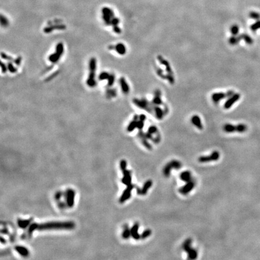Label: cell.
I'll return each mask as SVG.
<instances>
[{
	"mask_svg": "<svg viewBox=\"0 0 260 260\" xmlns=\"http://www.w3.org/2000/svg\"><path fill=\"white\" fill-rule=\"evenodd\" d=\"M260 28V20H258L251 26V30L252 32H256Z\"/></svg>",
	"mask_w": 260,
	"mask_h": 260,
	"instance_id": "8d00e7d4",
	"label": "cell"
},
{
	"mask_svg": "<svg viewBox=\"0 0 260 260\" xmlns=\"http://www.w3.org/2000/svg\"><path fill=\"white\" fill-rule=\"evenodd\" d=\"M75 192L72 189L69 188L64 193V196H65L66 203L67 204V207L68 208H72L74 205V200H75Z\"/></svg>",
	"mask_w": 260,
	"mask_h": 260,
	"instance_id": "8992f818",
	"label": "cell"
},
{
	"mask_svg": "<svg viewBox=\"0 0 260 260\" xmlns=\"http://www.w3.org/2000/svg\"><path fill=\"white\" fill-rule=\"evenodd\" d=\"M181 163L177 160H172L168 163L163 168V175L166 177H169L170 175V171L173 169H180L181 167Z\"/></svg>",
	"mask_w": 260,
	"mask_h": 260,
	"instance_id": "3957f363",
	"label": "cell"
},
{
	"mask_svg": "<svg viewBox=\"0 0 260 260\" xmlns=\"http://www.w3.org/2000/svg\"><path fill=\"white\" fill-rule=\"evenodd\" d=\"M86 83L90 87H94L96 86V82L95 81V72L89 71V77L87 80Z\"/></svg>",
	"mask_w": 260,
	"mask_h": 260,
	"instance_id": "ffe728a7",
	"label": "cell"
},
{
	"mask_svg": "<svg viewBox=\"0 0 260 260\" xmlns=\"http://www.w3.org/2000/svg\"><path fill=\"white\" fill-rule=\"evenodd\" d=\"M119 22H120V20H119V18L114 17L111 19V26H118V24L119 23Z\"/></svg>",
	"mask_w": 260,
	"mask_h": 260,
	"instance_id": "681fc988",
	"label": "cell"
},
{
	"mask_svg": "<svg viewBox=\"0 0 260 260\" xmlns=\"http://www.w3.org/2000/svg\"><path fill=\"white\" fill-rule=\"evenodd\" d=\"M75 224L73 222H54L39 224L37 230H72Z\"/></svg>",
	"mask_w": 260,
	"mask_h": 260,
	"instance_id": "6da1fadb",
	"label": "cell"
},
{
	"mask_svg": "<svg viewBox=\"0 0 260 260\" xmlns=\"http://www.w3.org/2000/svg\"><path fill=\"white\" fill-rule=\"evenodd\" d=\"M139 116L137 115H135L134 117V119L132 120L131 122L129 124L128 127H127V131L128 132H132L134 130L135 128H137V120H139Z\"/></svg>",
	"mask_w": 260,
	"mask_h": 260,
	"instance_id": "cb8c5ba5",
	"label": "cell"
},
{
	"mask_svg": "<svg viewBox=\"0 0 260 260\" xmlns=\"http://www.w3.org/2000/svg\"><path fill=\"white\" fill-rule=\"evenodd\" d=\"M180 178L181 180L184 182H187L190 181L192 180L191 172L190 171H187V170L182 172L180 175Z\"/></svg>",
	"mask_w": 260,
	"mask_h": 260,
	"instance_id": "d4e9b609",
	"label": "cell"
},
{
	"mask_svg": "<svg viewBox=\"0 0 260 260\" xmlns=\"http://www.w3.org/2000/svg\"><path fill=\"white\" fill-rule=\"evenodd\" d=\"M154 113L155 117L157 118L158 119H162L164 116V113H165V111H163V109H161L159 106L158 105H155L154 107Z\"/></svg>",
	"mask_w": 260,
	"mask_h": 260,
	"instance_id": "44dd1931",
	"label": "cell"
},
{
	"mask_svg": "<svg viewBox=\"0 0 260 260\" xmlns=\"http://www.w3.org/2000/svg\"><path fill=\"white\" fill-rule=\"evenodd\" d=\"M234 91L232 90H229L228 91H226V93L224 92H216L213 93V95H211V99L213 101V103H215V104L219 103V102L225 98L230 97L231 96L234 94Z\"/></svg>",
	"mask_w": 260,
	"mask_h": 260,
	"instance_id": "5b68a950",
	"label": "cell"
},
{
	"mask_svg": "<svg viewBox=\"0 0 260 260\" xmlns=\"http://www.w3.org/2000/svg\"><path fill=\"white\" fill-rule=\"evenodd\" d=\"M1 70H2V72H3V73H6V72H7V70H8L7 66H6L3 62H1Z\"/></svg>",
	"mask_w": 260,
	"mask_h": 260,
	"instance_id": "f907efd6",
	"label": "cell"
},
{
	"mask_svg": "<svg viewBox=\"0 0 260 260\" xmlns=\"http://www.w3.org/2000/svg\"><path fill=\"white\" fill-rule=\"evenodd\" d=\"M33 221V219L31 218V219H18L17 221L18 226L20 228L23 229H26L28 226H30V225L32 223V222Z\"/></svg>",
	"mask_w": 260,
	"mask_h": 260,
	"instance_id": "ac0fdd59",
	"label": "cell"
},
{
	"mask_svg": "<svg viewBox=\"0 0 260 260\" xmlns=\"http://www.w3.org/2000/svg\"><path fill=\"white\" fill-rule=\"evenodd\" d=\"M89 71L95 72L96 70V60L95 58H91L89 63Z\"/></svg>",
	"mask_w": 260,
	"mask_h": 260,
	"instance_id": "83f0119b",
	"label": "cell"
},
{
	"mask_svg": "<svg viewBox=\"0 0 260 260\" xmlns=\"http://www.w3.org/2000/svg\"><path fill=\"white\" fill-rule=\"evenodd\" d=\"M58 206H59V207L60 209L63 210L67 207V204H66V202H59L58 203Z\"/></svg>",
	"mask_w": 260,
	"mask_h": 260,
	"instance_id": "db71d44e",
	"label": "cell"
},
{
	"mask_svg": "<svg viewBox=\"0 0 260 260\" xmlns=\"http://www.w3.org/2000/svg\"><path fill=\"white\" fill-rule=\"evenodd\" d=\"M114 81H115V76L114 74H110L109 78H108V86L111 87L113 86Z\"/></svg>",
	"mask_w": 260,
	"mask_h": 260,
	"instance_id": "ab89813d",
	"label": "cell"
},
{
	"mask_svg": "<svg viewBox=\"0 0 260 260\" xmlns=\"http://www.w3.org/2000/svg\"><path fill=\"white\" fill-rule=\"evenodd\" d=\"M191 122L193 125L196 126L197 128L199 129V130H202L203 129V125L202 124L201 119V118H199V116L197 115H194L193 116L192 118H191Z\"/></svg>",
	"mask_w": 260,
	"mask_h": 260,
	"instance_id": "e0dca14e",
	"label": "cell"
},
{
	"mask_svg": "<svg viewBox=\"0 0 260 260\" xmlns=\"http://www.w3.org/2000/svg\"><path fill=\"white\" fill-rule=\"evenodd\" d=\"M241 40L242 39H241L240 35H238V36H232L229 39V43L231 45H236L238 44Z\"/></svg>",
	"mask_w": 260,
	"mask_h": 260,
	"instance_id": "f1b7e54d",
	"label": "cell"
},
{
	"mask_svg": "<svg viewBox=\"0 0 260 260\" xmlns=\"http://www.w3.org/2000/svg\"><path fill=\"white\" fill-rule=\"evenodd\" d=\"M61 56H62V55H60V54H59L58 53H57V52L55 51L54 53L52 54H51L49 56L48 60H49V62H51V63H57V62L60 60Z\"/></svg>",
	"mask_w": 260,
	"mask_h": 260,
	"instance_id": "4316f807",
	"label": "cell"
},
{
	"mask_svg": "<svg viewBox=\"0 0 260 260\" xmlns=\"http://www.w3.org/2000/svg\"><path fill=\"white\" fill-rule=\"evenodd\" d=\"M146 116L144 115V114H141V115H140V116H139V119L141 120H142V121H145V120H146Z\"/></svg>",
	"mask_w": 260,
	"mask_h": 260,
	"instance_id": "6f0895ef",
	"label": "cell"
},
{
	"mask_svg": "<svg viewBox=\"0 0 260 260\" xmlns=\"http://www.w3.org/2000/svg\"><path fill=\"white\" fill-rule=\"evenodd\" d=\"M119 81L120 86L121 87L122 92H123L124 94H128V93L130 92V87H129V85L125 80V78L124 77H121L119 79Z\"/></svg>",
	"mask_w": 260,
	"mask_h": 260,
	"instance_id": "2e32d148",
	"label": "cell"
},
{
	"mask_svg": "<svg viewBox=\"0 0 260 260\" xmlns=\"http://www.w3.org/2000/svg\"><path fill=\"white\" fill-rule=\"evenodd\" d=\"M110 75V74H109V73H107V72H101V73L99 74V75L98 77V78L100 81L108 80V78H109Z\"/></svg>",
	"mask_w": 260,
	"mask_h": 260,
	"instance_id": "f35d334b",
	"label": "cell"
},
{
	"mask_svg": "<svg viewBox=\"0 0 260 260\" xmlns=\"http://www.w3.org/2000/svg\"><path fill=\"white\" fill-rule=\"evenodd\" d=\"M102 13H103V20H104V21L105 25H107V26H111V19H112V18L111 17V16H110V14H109L108 13H105V12H102Z\"/></svg>",
	"mask_w": 260,
	"mask_h": 260,
	"instance_id": "f546056e",
	"label": "cell"
},
{
	"mask_svg": "<svg viewBox=\"0 0 260 260\" xmlns=\"http://www.w3.org/2000/svg\"><path fill=\"white\" fill-rule=\"evenodd\" d=\"M161 96V95H155V96L154 97L152 101V103L153 104H154V105H158V106L163 104V101H162Z\"/></svg>",
	"mask_w": 260,
	"mask_h": 260,
	"instance_id": "1f68e13d",
	"label": "cell"
},
{
	"mask_svg": "<svg viewBox=\"0 0 260 260\" xmlns=\"http://www.w3.org/2000/svg\"><path fill=\"white\" fill-rule=\"evenodd\" d=\"M240 36L241 37V39L244 40L247 44L251 45L253 43V39H252V37L249 36V35H247L246 34H240Z\"/></svg>",
	"mask_w": 260,
	"mask_h": 260,
	"instance_id": "4dcf8cb0",
	"label": "cell"
},
{
	"mask_svg": "<svg viewBox=\"0 0 260 260\" xmlns=\"http://www.w3.org/2000/svg\"><path fill=\"white\" fill-rule=\"evenodd\" d=\"M113 29L114 32L117 33V34H120V33H121V32H122L121 29H120L118 26H113Z\"/></svg>",
	"mask_w": 260,
	"mask_h": 260,
	"instance_id": "11a10c76",
	"label": "cell"
},
{
	"mask_svg": "<svg viewBox=\"0 0 260 260\" xmlns=\"http://www.w3.org/2000/svg\"><path fill=\"white\" fill-rule=\"evenodd\" d=\"M223 129L225 132L228 133L237 132V125H234L231 124H225Z\"/></svg>",
	"mask_w": 260,
	"mask_h": 260,
	"instance_id": "603a6c76",
	"label": "cell"
},
{
	"mask_svg": "<svg viewBox=\"0 0 260 260\" xmlns=\"http://www.w3.org/2000/svg\"><path fill=\"white\" fill-rule=\"evenodd\" d=\"M39 224L37 223H32L29 226L28 231H27V237H31L32 236L33 233L34 232L35 230H37L38 229Z\"/></svg>",
	"mask_w": 260,
	"mask_h": 260,
	"instance_id": "484cf974",
	"label": "cell"
},
{
	"mask_svg": "<svg viewBox=\"0 0 260 260\" xmlns=\"http://www.w3.org/2000/svg\"><path fill=\"white\" fill-rule=\"evenodd\" d=\"M130 236H131L130 230L128 228L127 225H126V226H125L124 231L122 232V237L124 239H128L130 237Z\"/></svg>",
	"mask_w": 260,
	"mask_h": 260,
	"instance_id": "d6a6232c",
	"label": "cell"
},
{
	"mask_svg": "<svg viewBox=\"0 0 260 260\" xmlns=\"http://www.w3.org/2000/svg\"><path fill=\"white\" fill-rule=\"evenodd\" d=\"M240 98V95L239 93H234L232 96L229 97V98L224 104V108L225 109H229L232 107L236 102H237Z\"/></svg>",
	"mask_w": 260,
	"mask_h": 260,
	"instance_id": "9c48e42d",
	"label": "cell"
},
{
	"mask_svg": "<svg viewBox=\"0 0 260 260\" xmlns=\"http://www.w3.org/2000/svg\"><path fill=\"white\" fill-rule=\"evenodd\" d=\"M249 16L251 19H253L257 21L259 20L260 19V14L256 12H251L249 14Z\"/></svg>",
	"mask_w": 260,
	"mask_h": 260,
	"instance_id": "d590c367",
	"label": "cell"
},
{
	"mask_svg": "<svg viewBox=\"0 0 260 260\" xmlns=\"http://www.w3.org/2000/svg\"><path fill=\"white\" fill-rule=\"evenodd\" d=\"M114 50H115L117 53L120 55H124L126 54V47L125 46L124 44H123L122 43H118L117 45H115V48H114Z\"/></svg>",
	"mask_w": 260,
	"mask_h": 260,
	"instance_id": "7402d4cb",
	"label": "cell"
},
{
	"mask_svg": "<svg viewBox=\"0 0 260 260\" xmlns=\"http://www.w3.org/2000/svg\"><path fill=\"white\" fill-rule=\"evenodd\" d=\"M156 72H157V74L158 75H159L160 78H163V79H164V80H166V75L165 74H164V72H163V70L161 69H160V68H157V70H156Z\"/></svg>",
	"mask_w": 260,
	"mask_h": 260,
	"instance_id": "7bdbcfd3",
	"label": "cell"
},
{
	"mask_svg": "<svg viewBox=\"0 0 260 260\" xmlns=\"http://www.w3.org/2000/svg\"><path fill=\"white\" fill-rule=\"evenodd\" d=\"M126 166H127V163H126V160H122L120 161V168L122 172L126 169Z\"/></svg>",
	"mask_w": 260,
	"mask_h": 260,
	"instance_id": "f6af8a7d",
	"label": "cell"
},
{
	"mask_svg": "<svg viewBox=\"0 0 260 260\" xmlns=\"http://www.w3.org/2000/svg\"><path fill=\"white\" fill-rule=\"evenodd\" d=\"M157 59L160 62V63H161V64H163V65H164V66H165V68H166V72H167V74H170V75H174V73H173V71H172V68L171 67H170V64L169 62H168L167 60H166L165 59H164V58L162 57V56L161 55H158V57H157Z\"/></svg>",
	"mask_w": 260,
	"mask_h": 260,
	"instance_id": "4fadbf2b",
	"label": "cell"
},
{
	"mask_svg": "<svg viewBox=\"0 0 260 260\" xmlns=\"http://www.w3.org/2000/svg\"><path fill=\"white\" fill-rule=\"evenodd\" d=\"M151 233H152L151 230H149V229H147V230H145L144 231L142 232V234L140 235L141 238V239H145V238H147L149 236H151Z\"/></svg>",
	"mask_w": 260,
	"mask_h": 260,
	"instance_id": "74e56055",
	"label": "cell"
},
{
	"mask_svg": "<svg viewBox=\"0 0 260 260\" xmlns=\"http://www.w3.org/2000/svg\"><path fill=\"white\" fill-rule=\"evenodd\" d=\"M134 186L132 184H130L129 186H127V187L125 188L123 193H122V195L120 196L119 199V202L120 203H124L126 201L130 198L131 195V192L132 190V189L134 188Z\"/></svg>",
	"mask_w": 260,
	"mask_h": 260,
	"instance_id": "ba28073f",
	"label": "cell"
},
{
	"mask_svg": "<svg viewBox=\"0 0 260 260\" xmlns=\"http://www.w3.org/2000/svg\"><path fill=\"white\" fill-rule=\"evenodd\" d=\"M114 48H115V45H111L109 46L108 48H109V49H110V50H114Z\"/></svg>",
	"mask_w": 260,
	"mask_h": 260,
	"instance_id": "94428289",
	"label": "cell"
},
{
	"mask_svg": "<svg viewBox=\"0 0 260 260\" xmlns=\"http://www.w3.org/2000/svg\"><path fill=\"white\" fill-rule=\"evenodd\" d=\"M132 101L133 103H134L136 105H137V107H138L141 109L146 110L147 111L151 113V111L152 110V109L151 108V106H150V103H149V102L146 100V99L143 98L139 99L137 98H134L133 99Z\"/></svg>",
	"mask_w": 260,
	"mask_h": 260,
	"instance_id": "277c9868",
	"label": "cell"
},
{
	"mask_svg": "<svg viewBox=\"0 0 260 260\" xmlns=\"http://www.w3.org/2000/svg\"><path fill=\"white\" fill-rule=\"evenodd\" d=\"M152 185V181L151 180H147L143 184L142 188L140 189L139 188H137V194L140 195H145L147 193V190L151 188Z\"/></svg>",
	"mask_w": 260,
	"mask_h": 260,
	"instance_id": "8fae6325",
	"label": "cell"
},
{
	"mask_svg": "<svg viewBox=\"0 0 260 260\" xmlns=\"http://www.w3.org/2000/svg\"><path fill=\"white\" fill-rule=\"evenodd\" d=\"M123 172V178L122 179V182L124 185L129 186L131 184V171L128 170H125Z\"/></svg>",
	"mask_w": 260,
	"mask_h": 260,
	"instance_id": "5bb4252c",
	"label": "cell"
},
{
	"mask_svg": "<svg viewBox=\"0 0 260 260\" xmlns=\"http://www.w3.org/2000/svg\"><path fill=\"white\" fill-rule=\"evenodd\" d=\"M192 242V240L190 238H187L183 243L182 247L188 253V258L189 259H195L197 257V252L195 249L191 247Z\"/></svg>",
	"mask_w": 260,
	"mask_h": 260,
	"instance_id": "7a4b0ae2",
	"label": "cell"
},
{
	"mask_svg": "<svg viewBox=\"0 0 260 260\" xmlns=\"http://www.w3.org/2000/svg\"><path fill=\"white\" fill-rule=\"evenodd\" d=\"M158 132V129L154 125H152L150 127L148 128V130H147V132L150 133L151 134H155V133Z\"/></svg>",
	"mask_w": 260,
	"mask_h": 260,
	"instance_id": "bcb514c9",
	"label": "cell"
},
{
	"mask_svg": "<svg viewBox=\"0 0 260 260\" xmlns=\"http://www.w3.org/2000/svg\"><path fill=\"white\" fill-rule=\"evenodd\" d=\"M220 154L218 151H215L211 153L210 156H201L198 159V161L200 163H206L211 161H216L219 159Z\"/></svg>",
	"mask_w": 260,
	"mask_h": 260,
	"instance_id": "52a82bcc",
	"label": "cell"
},
{
	"mask_svg": "<svg viewBox=\"0 0 260 260\" xmlns=\"http://www.w3.org/2000/svg\"><path fill=\"white\" fill-rule=\"evenodd\" d=\"M1 56L3 59H5L6 60H7V61H10V62L14 61V59H13V58H12V57H10V56H9V55H8L7 54H6L4 53H1Z\"/></svg>",
	"mask_w": 260,
	"mask_h": 260,
	"instance_id": "7dc6e473",
	"label": "cell"
},
{
	"mask_svg": "<svg viewBox=\"0 0 260 260\" xmlns=\"http://www.w3.org/2000/svg\"><path fill=\"white\" fill-rule=\"evenodd\" d=\"M57 74H58V72H55V73H54V74H52V75H51V76H49V77H48V78L47 79V80H46L45 81H49V80H51V79H52V78H54V77H55V76L56 75H57Z\"/></svg>",
	"mask_w": 260,
	"mask_h": 260,
	"instance_id": "680465c9",
	"label": "cell"
},
{
	"mask_svg": "<svg viewBox=\"0 0 260 260\" xmlns=\"http://www.w3.org/2000/svg\"><path fill=\"white\" fill-rule=\"evenodd\" d=\"M106 94H107V98H112V97H115L117 95V91L115 89H107V91H106Z\"/></svg>",
	"mask_w": 260,
	"mask_h": 260,
	"instance_id": "836d02e7",
	"label": "cell"
},
{
	"mask_svg": "<svg viewBox=\"0 0 260 260\" xmlns=\"http://www.w3.org/2000/svg\"><path fill=\"white\" fill-rule=\"evenodd\" d=\"M230 32L233 36H237L239 33V27L237 25H233L230 28Z\"/></svg>",
	"mask_w": 260,
	"mask_h": 260,
	"instance_id": "e575fe53",
	"label": "cell"
},
{
	"mask_svg": "<svg viewBox=\"0 0 260 260\" xmlns=\"http://www.w3.org/2000/svg\"><path fill=\"white\" fill-rule=\"evenodd\" d=\"M139 228V225L138 223H135L133 226H132V228H131V235L132 237L135 239V240H138L139 239L141 238V236L139 234L138 230Z\"/></svg>",
	"mask_w": 260,
	"mask_h": 260,
	"instance_id": "9a60e30c",
	"label": "cell"
},
{
	"mask_svg": "<svg viewBox=\"0 0 260 260\" xmlns=\"http://www.w3.org/2000/svg\"><path fill=\"white\" fill-rule=\"evenodd\" d=\"M141 139V141H142V143H143V144L144 146L146 147V148L147 149H149V150H151L152 149V146H151V145L149 144V143H148V141H147L146 140V138H143V139Z\"/></svg>",
	"mask_w": 260,
	"mask_h": 260,
	"instance_id": "ee69618b",
	"label": "cell"
},
{
	"mask_svg": "<svg viewBox=\"0 0 260 260\" xmlns=\"http://www.w3.org/2000/svg\"><path fill=\"white\" fill-rule=\"evenodd\" d=\"M143 127H144V121H142V120L139 119V120H137V128H138L139 130H141Z\"/></svg>",
	"mask_w": 260,
	"mask_h": 260,
	"instance_id": "c3c4849f",
	"label": "cell"
},
{
	"mask_svg": "<svg viewBox=\"0 0 260 260\" xmlns=\"http://www.w3.org/2000/svg\"><path fill=\"white\" fill-rule=\"evenodd\" d=\"M66 28V26L64 24H57V25H51V26H48L43 29V32L45 33H51L53 31L55 30H65Z\"/></svg>",
	"mask_w": 260,
	"mask_h": 260,
	"instance_id": "7c38bea8",
	"label": "cell"
},
{
	"mask_svg": "<svg viewBox=\"0 0 260 260\" xmlns=\"http://www.w3.org/2000/svg\"><path fill=\"white\" fill-rule=\"evenodd\" d=\"M63 196V193L62 192H57L55 195V199L56 201H59Z\"/></svg>",
	"mask_w": 260,
	"mask_h": 260,
	"instance_id": "816d5d0a",
	"label": "cell"
},
{
	"mask_svg": "<svg viewBox=\"0 0 260 260\" xmlns=\"http://www.w3.org/2000/svg\"><path fill=\"white\" fill-rule=\"evenodd\" d=\"M7 68H8V70H9L11 73H16V72H17V69L14 68V66H13V64L11 62L8 63Z\"/></svg>",
	"mask_w": 260,
	"mask_h": 260,
	"instance_id": "60d3db41",
	"label": "cell"
},
{
	"mask_svg": "<svg viewBox=\"0 0 260 260\" xmlns=\"http://www.w3.org/2000/svg\"><path fill=\"white\" fill-rule=\"evenodd\" d=\"M0 241H1V243L2 244H5V243H7V241H6V239L3 237H1V238H0Z\"/></svg>",
	"mask_w": 260,
	"mask_h": 260,
	"instance_id": "91938a15",
	"label": "cell"
},
{
	"mask_svg": "<svg viewBox=\"0 0 260 260\" xmlns=\"http://www.w3.org/2000/svg\"><path fill=\"white\" fill-rule=\"evenodd\" d=\"M1 24L3 27H7L9 25V21L3 14L1 15Z\"/></svg>",
	"mask_w": 260,
	"mask_h": 260,
	"instance_id": "b9f144b4",
	"label": "cell"
},
{
	"mask_svg": "<svg viewBox=\"0 0 260 260\" xmlns=\"http://www.w3.org/2000/svg\"><path fill=\"white\" fill-rule=\"evenodd\" d=\"M195 186V182L193 181V180H192L190 181L187 182L185 186L182 187L179 190V192H180V193H181L182 195H187L193 188H194Z\"/></svg>",
	"mask_w": 260,
	"mask_h": 260,
	"instance_id": "30bf717a",
	"label": "cell"
},
{
	"mask_svg": "<svg viewBox=\"0 0 260 260\" xmlns=\"http://www.w3.org/2000/svg\"><path fill=\"white\" fill-rule=\"evenodd\" d=\"M14 249H15V251L17 252L19 254H20L23 257H27L30 255L29 251L26 247L18 245V246H16L14 247Z\"/></svg>",
	"mask_w": 260,
	"mask_h": 260,
	"instance_id": "d6986e66",
	"label": "cell"
},
{
	"mask_svg": "<svg viewBox=\"0 0 260 260\" xmlns=\"http://www.w3.org/2000/svg\"><path fill=\"white\" fill-rule=\"evenodd\" d=\"M21 61H22V57H21V56H19V57L16 58V59L14 60L13 62H14V64H15L16 66H20Z\"/></svg>",
	"mask_w": 260,
	"mask_h": 260,
	"instance_id": "f5cc1de1",
	"label": "cell"
},
{
	"mask_svg": "<svg viewBox=\"0 0 260 260\" xmlns=\"http://www.w3.org/2000/svg\"><path fill=\"white\" fill-rule=\"evenodd\" d=\"M1 234H3L7 235V234H9V230H8L7 228H4L3 229H2V230H1Z\"/></svg>",
	"mask_w": 260,
	"mask_h": 260,
	"instance_id": "9f6ffc18",
	"label": "cell"
}]
</instances>
